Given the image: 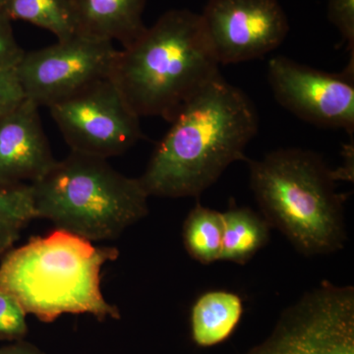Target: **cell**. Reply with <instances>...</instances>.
<instances>
[{"mask_svg": "<svg viewBox=\"0 0 354 354\" xmlns=\"http://www.w3.org/2000/svg\"><path fill=\"white\" fill-rule=\"evenodd\" d=\"M36 218L31 184L0 183V254L12 249L22 230Z\"/></svg>", "mask_w": 354, "mask_h": 354, "instance_id": "17", "label": "cell"}, {"mask_svg": "<svg viewBox=\"0 0 354 354\" xmlns=\"http://www.w3.org/2000/svg\"><path fill=\"white\" fill-rule=\"evenodd\" d=\"M31 185L37 218L88 241L118 239L149 213L140 179L94 156L71 152Z\"/></svg>", "mask_w": 354, "mask_h": 354, "instance_id": "5", "label": "cell"}, {"mask_svg": "<svg viewBox=\"0 0 354 354\" xmlns=\"http://www.w3.org/2000/svg\"><path fill=\"white\" fill-rule=\"evenodd\" d=\"M55 162L38 106L26 99L13 111L0 115V183L29 180L32 184Z\"/></svg>", "mask_w": 354, "mask_h": 354, "instance_id": "11", "label": "cell"}, {"mask_svg": "<svg viewBox=\"0 0 354 354\" xmlns=\"http://www.w3.org/2000/svg\"><path fill=\"white\" fill-rule=\"evenodd\" d=\"M114 247L93 245L83 237L55 230L10 249L0 264V288L44 322L62 314L87 313L100 320L120 318L104 299L102 266L118 257Z\"/></svg>", "mask_w": 354, "mask_h": 354, "instance_id": "3", "label": "cell"}, {"mask_svg": "<svg viewBox=\"0 0 354 354\" xmlns=\"http://www.w3.org/2000/svg\"><path fill=\"white\" fill-rule=\"evenodd\" d=\"M48 109L71 152L106 160L127 152L143 136L139 116L109 77Z\"/></svg>", "mask_w": 354, "mask_h": 354, "instance_id": "7", "label": "cell"}, {"mask_svg": "<svg viewBox=\"0 0 354 354\" xmlns=\"http://www.w3.org/2000/svg\"><path fill=\"white\" fill-rule=\"evenodd\" d=\"M3 13L53 32L57 39L77 34L73 0H6Z\"/></svg>", "mask_w": 354, "mask_h": 354, "instance_id": "15", "label": "cell"}, {"mask_svg": "<svg viewBox=\"0 0 354 354\" xmlns=\"http://www.w3.org/2000/svg\"><path fill=\"white\" fill-rule=\"evenodd\" d=\"M171 122L139 178L149 196H200L230 165L247 160L259 118L248 95L220 74Z\"/></svg>", "mask_w": 354, "mask_h": 354, "instance_id": "1", "label": "cell"}, {"mask_svg": "<svg viewBox=\"0 0 354 354\" xmlns=\"http://www.w3.org/2000/svg\"><path fill=\"white\" fill-rule=\"evenodd\" d=\"M0 354H44L29 342L16 341L14 344L0 348Z\"/></svg>", "mask_w": 354, "mask_h": 354, "instance_id": "22", "label": "cell"}, {"mask_svg": "<svg viewBox=\"0 0 354 354\" xmlns=\"http://www.w3.org/2000/svg\"><path fill=\"white\" fill-rule=\"evenodd\" d=\"M328 18L354 55V0H328Z\"/></svg>", "mask_w": 354, "mask_h": 354, "instance_id": "19", "label": "cell"}, {"mask_svg": "<svg viewBox=\"0 0 354 354\" xmlns=\"http://www.w3.org/2000/svg\"><path fill=\"white\" fill-rule=\"evenodd\" d=\"M4 3H6V0H0V13H3Z\"/></svg>", "mask_w": 354, "mask_h": 354, "instance_id": "23", "label": "cell"}, {"mask_svg": "<svg viewBox=\"0 0 354 354\" xmlns=\"http://www.w3.org/2000/svg\"><path fill=\"white\" fill-rule=\"evenodd\" d=\"M274 99L286 111L318 127L354 133V58L341 73H329L279 55L268 64Z\"/></svg>", "mask_w": 354, "mask_h": 354, "instance_id": "9", "label": "cell"}, {"mask_svg": "<svg viewBox=\"0 0 354 354\" xmlns=\"http://www.w3.org/2000/svg\"><path fill=\"white\" fill-rule=\"evenodd\" d=\"M25 100L17 70H0V115L13 111Z\"/></svg>", "mask_w": 354, "mask_h": 354, "instance_id": "21", "label": "cell"}, {"mask_svg": "<svg viewBox=\"0 0 354 354\" xmlns=\"http://www.w3.org/2000/svg\"><path fill=\"white\" fill-rule=\"evenodd\" d=\"M116 53L111 41L76 34L25 53L16 70L26 99L39 108H50L91 84L109 78Z\"/></svg>", "mask_w": 354, "mask_h": 354, "instance_id": "8", "label": "cell"}, {"mask_svg": "<svg viewBox=\"0 0 354 354\" xmlns=\"http://www.w3.org/2000/svg\"><path fill=\"white\" fill-rule=\"evenodd\" d=\"M223 216L225 232L221 260L245 264L267 245L271 227L264 216L245 207L230 206Z\"/></svg>", "mask_w": 354, "mask_h": 354, "instance_id": "14", "label": "cell"}, {"mask_svg": "<svg viewBox=\"0 0 354 354\" xmlns=\"http://www.w3.org/2000/svg\"><path fill=\"white\" fill-rule=\"evenodd\" d=\"M201 15L167 11L118 50L109 79L139 118L171 121L184 104L220 75Z\"/></svg>", "mask_w": 354, "mask_h": 354, "instance_id": "2", "label": "cell"}, {"mask_svg": "<svg viewBox=\"0 0 354 354\" xmlns=\"http://www.w3.org/2000/svg\"><path fill=\"white\" fill-rule=\"evenodd\" d=\"M200 15L218 64L264 57L290 31L278 0H208Z\"/></svg>", "mask_w": 354, "mask_h": 354, "instance_id": "10", "label": "cell"}, {"mask_svg": "<svg viewBox=\"0 0 354 354\" xmlns=\"http://www.w3.org/2000/svg\"><path fill=\"white\" fill-rule=\"evenodd\" d=\"M25 310L19 302L0 288V339L20 341L28 332Z\"/></svg>", "mask_w": 354, "mask_h": 354, "instance_id": "18", "label": "cell"}, {"mask_svg": "<svg viewBox=\"0 0 354 354\" xmlns=\"http://www.w3.org/2000/svg\"><path fill=\"white\" fill-rule=\"evenodd\" d=\"M77 34L127 48L146 31V0H73Z\"/></svg>", "mask_w": 354, "mask_h": 354, "instance_id": "12", "label": "cell"}, {"mask_svg": "<svg viewBox=\"0 0 354 354\" xmlns=\"http://www.w3.org/2000/svg\"><path fill=\"white\" fill-rule=\"evenodd\" d=\"M24 55L14 36L11 20L0 13V70L17 68Z\"/></svg>", "mask_w": 354, "mask_h": 354, "instance_id": "20", "label": "cell"}, {"mask_svg": "<svg viewBox=\"0 0 354 354\" xmlns=\"http://www.w3.org/2000/svg\"><path fill=\"white\" fill-rule=\"evenodd\" d=\"M243 313L236 293L212 290L198 298L191 311V333L197 346H216L225 342L237 327Z\"/></svg>", "mask_w": 354, "mask_h": 354, "instance_id": "13", "label": "cell"}, {"mask_svg": "<svg viewBox=\"0 0 354 354\" xmlns=\"http://www.w3.org/2000/svg\"><path fill=\"white\" fill-rule=\"evenodd\" d=\"M223 232V213L197 204L184 221V247L193 259L212 264L221 260Z\"/></svg>", "mask_w": 354, "mask_h": 354, "instance_id": "16", "label": "cell"}, {"mask_svg": "<svg viewBox=\"0 0 354 354\" xmlns=\"http://www.w3.org/2000/svg\"><path fill=\"white\" fill-rule=\"evenodd\" d=\"M247 354H354V288L324 281L279 317Z\"/></svg>", "mask_w": 354, "mask_h": 354, "instance_id": "6", "label": "cell"}, {"mask_svg": "<svg viewBox=\"0 0 354 354\" xmlns=\"http://www.w3.org/2000/svg\"><path fill=\"white\" fill-rule=\"evenodd\" d=\"M250 187L270 227L305 256L337 252L346 239L344 195L318 153L279 149L248 160Z\"/></svg>", "mask_w": 354, "mask_h": 354, "instance_id": "4", "label": "cell"}]
</instances>
